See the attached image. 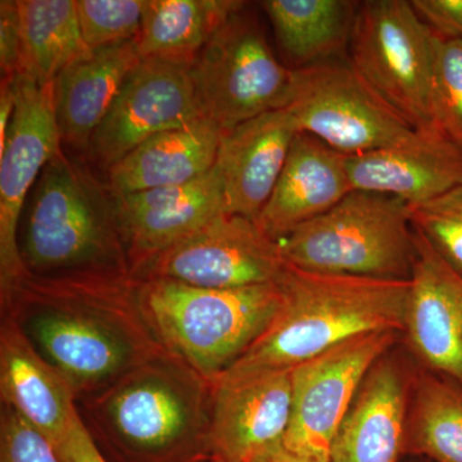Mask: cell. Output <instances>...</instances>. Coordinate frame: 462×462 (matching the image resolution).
I'll return each mask as SVG.
<instances>
[{
  "label": "cell",
  "instance_id": "83f0119b",
  "mask_svg": "<svg viewBox=\"0 0 462 462\" xmlns=\"http://www.w3.org/2000/svg\"><path fill=\"white\" fill-rule=\"evenodd\" d=\"M85 44L90 51L138 38L145 0H76Z\"/></svg>",
  "mask_w": 462,
  "mask_h": 462
},
{
  "label": "cell",
  "instance_id": "4316f807",
  "mask_svg": "<svg viewBox=\"0 0 462 462\" xmlns=\"http://www.w3.org/2000/svg\"><path fill=\"white\" fill-rule=\"evenodd\" d=\"M26 78L39 85L90 53L81 33L76 0H17Z\"/></svg>",
  "mask_w": 462,
  "mask_h": 462
},
{
  "label": "cell",
  "instance_id": "d6a6232c",
  "mask_svg": "<svg viewBox=\"0 0 462 462\" xmlns=\"http://www.w3.org/2000/svg\"><path fill=\"white\" fill-rule=\"evenodd\" d=\"M418 16L446 41H462V0H412Z\"/></svg>",
  "mask_w": 462,
  "mask_h": 462
},
{
  "label": "cell",
  "instance_id": "7a4b0ae2",
  "mask_svg": "<svg viewBox=\"0 0 462 462\" xmlns=\"http://www.w3.org/2000/svg\"><path fill=\"white\" fill-rule=\"evenodd\" d=\"M214 383L170 352H158L78 411L107 462H207Z\"/></svg>",
  "mask_w": 462,
  "mask_h": 462
},
{
  "label": "cell",
  "instance_id": "cb8c5ba5",
  "mask_svg": "<svg viewBox=\"0 0 462 462\" xmlns=\"http://www.w3.org/2000/svg\"><path fill=\"white\" fill-rule=\"evenodd\" d=\"M276 42L294 69L329 62L349 48L360 3L264 0Z\"/></svg>",
  "mask_w": 462,
  "mask_h": 462
},
{
  "label": "cell",
  "instance_id": "f1b7e54d",
  "mask_svg": "<svg viewBox=\"0 0 462 462\" xmlns=\"http://www.w3.org/2000/svg\"><path fill=\"white\" fill-rule=\"evenodd\" d=\"M431 106L438 129L462 147V41L436 35Z\"/></svg>",
  "mask_w": 462,
  "mask_h": 462
},
{
  "label": "cell",
  "instance_id": "277c9868",
  "mask_svg": "<svg viewBox=\"0 0 462 462\" xmlns=\"http://www.w3.org/2000/svg\"><path fill=\"white\" fill-rule=\"evenodd\" d=\"M18 245L32 276L132 278L114 190L63 149L33 188Z\"/></svg>",
  "mask_w": 462,
  "mask_h": 462
},
{
  "label": "cell",
  "instance_id": "603a6c76",
  "mask_svg": "<svg viewBox=\"0 0 462 462\" xmlns=\"http://www.w3.org/2000/svg\"><path fill=\"white\" fill-rule=\"evenodd\" d=\"M223 132L206 118L157 134L109 167L116 196L187 184L211 171Z\"/></svg>",
  "mask_w": 462,
  "mask_h": 462
},
{
  "label": "cell",
  "instance_id": "9a60e30c",
  "mask_svg": "<svg viewBox=\"0 0 462 462\" xmlns=\"http://www.w3.org/2000/svg\"><path fill=\"white\" fill-rule=\"evenodd\" d=\"M416 363L402 342L370 367L334 434L331 462H401Z\"/></svg>",
  "mask_w": 462,
  "mask_h": 462
},
{
  "label": "cell",
  "instance_id": "52a82bcc",
  "mask_svg": "<svg viewBox=\"0 0 462 462\" xmlns=\"http://www.w3.org/2000/svg\"><path fill=\"white\" fill-rule=\"evenodd\" d=\"M349 63L416 132L436 129L431 106L436 33L406 0L360 3Z\"/></svg>",
  "mask_w": 462,
  "mask_h": 462
},
{
  "label": "cell",
  "instance_id": "d590c367",
  "mask_svg": "<svg viewBox=\"0 0 462 462\" xmlns=\"http://www.w3.org/2000/svg\"><path fill=\"white\" fill-rule=\"evenodd\" d=\"M401 462H430V461L424 460V458H418V457H404L403 460Z\"/></svg>",
  "mask_w": 462,
  "mask_h": 462
},
{
  "label": "cell",
  "instance_id": "8d00e7d4",
  "mask_svg": "<svg viewBox=\"0 0 462 462\" xmlns=\"http://www.w3.org/2000/svg\"><path fill=\"white\" fill-rule=\"evenodd\" d=\"M207 462H234V461L224 460V458L215 457V456H212V457L209 458V460Z\"/></svg>",
  "mask_w": 462,
  "mask_h": 462
},
{
  "label": "cell",
  "instance_id": "7c38bea8",
  "mask_svg": "<svg viewBox=\"0 0 462 462\" xmlns=\"http://www.w3.org/2000/svg\"><path fill=\"white\" fill-rule=\"evenodd\" d=\"M16 108L0 148V298L29 276L21 258L18 226L29 191L62 149L54 84L14 80Z\"/></svg>",
  "mask_w": 462,
  "mask_h": 462
},
{
  "label": "cell",
  "instance_id": "4dcf8cb0",
  "mask_svg": "<svg viewBox=\"0 0 462 462\" xmlns=\"http://www.w3.org/2000/svg\"><path fill=\"white\" fill-rule=\"evenodd\" d=\"M0 462H62L47 437L12 407L0 410Z\"/></svg>",
  "mask_w": 462,
  "mask_h": 462
},
{
  "label": "cell",
  "instance_id": "5b68a950",
  "mask_svg": "<svg viewBox=\"0 0 462 462\" xmlns=\"http://www.w3.org/2000/svg\"><path fill=\"white\" fill-rule=\"evenodd\" d=\"M134 282L158 345L212 383L263 336L282 305L278 282L208 289L163 279Z\"/></svg>",
  "mask_w": 462,
  "mask_h": 462
},
{
  "label": "cell",
  "instance_id": "44dd1931",
  "mask_svg": "<svg viewBox=\"0 0 462 462\" xmlns=\"http://www.w3.org/2000/svg\"><path fill=\"white\" fill-rule=\"evenodd\" d=\"M0 396L56 445L78 415V398L65 376L36 352L16 324L2 316Z\"/></svg>",
  "mask_w": 462,
  "mask_h": 462
},
{
  "label": "cell",
  "instance_id": "5bb4252c",
  "mask_svg": "<svg viewBox=\"0 0 462 462\" xmlns=\"http://www.w3.org/2000/svg\"><path fill=\"white\" fill-rule=\"evenodd\" d=\"M415 230L401 342L413 361L462 387V273Z\"/></svg>",
  "mask_w": 462,
  "mask_h": 462
},
{
  "label": "cell",
  "instance_id": "e0dca14e",
  "mask_svg": "<svg viewBox=\"0 0 462 462\" xmlns=\"http://www.w3.org/2000/svg\"><path fill=\"white\" fill-rule=\"evenodd\" d=\"M354 190L373 191L419 206L462 184V147L436 129L367 153L348 156Z\"/></svg>",
  "mask_w": 462,
  "mask_h": 462
},
{
  "label": "cell",
  "instance_id": "f546056e",
  "mask_svg": "<svg viewBox=\"0 0 462 462\" xmlns=\"http://www.w3.org/2000/svg\"><path fill=\"white\" fill-rule=\"evenodd\" d=\"M413 229L462 273V184L438 199L410 206Z\"/></svg>",
  "mask_w": 462,
  "mask_h": 462
},
{
  "label": "cell",
  "instance_id": "4fadbf2b",
  "mask_svg": "<svg viewBox=\"0 0 462 462\" xmlns=\"http://www.w3.org/2000/svg\"><path fill=\"white\" fill-rule=\"evenodd\" d=\"M202 118L190 67L142 60L91 139V160L109 169L157 134Z\"/></svg>",
  "mask_w": 462,
  "mask_h": 462
},
{
  "label": "cell",
  "instance_id": "2e32d148",
  "mask_svg": "<svg viewBox=\"0 0 462 462\" xmlns=\"http://www.w3.org/2000/svg\"><path fill=\"white\" fill-rule=\"evenodd\" d=\"M291 370L218 378L214 383L209 445L212 456L249 462L282 442L291 422Z\"/></svg>",
  "mask_w": 462,
  "mask_h": 462
},
{
  "label": "cell",
  "instance_id": "d6986e66",
  "mask_svg": "<svg viewBox=\"0 0 462 462\" xmlns=\"http://www.w3.org/2000/svg\"><path fill=\"white\" fill-rule=\"evenodd\" d=\"M300 133L287 108L257 116L223 134L215 167L227 214L256 220Z\"/></svg>",
  "mask_w": 462,
  "mask_h": 462
},
{
  "label": "cell",
  "instance_id": "836d02e7",
  "mask_svg": "<svg viewBox=\"0 0 462 462\" xmlns=\"http://www.w3.org/2000/svg\"><path fill=\"white\" fill-rule=\"evenodd\" d=\"M53 446L62 462H107L94 445L79 413L63 437Z\"/></svg>",
  "mask_w": 462,
  "mask_h": 462
},
{
  "label": "cell",
  "instance_id": "8992f818",
  "mask_svg": "<svg viewBox=\"0 0 462 462\" xmlns=\"http://www.w3.org/2000/svg\"><path fill=\"white\" fill-rule=\"evenodd\" d=\"M279 243L300 269L385 281H410L416 256L410 206L365 190H352Z\"/></svg>",
  "mask_w": 462,
  "mask_h": 462
},
{
  "label": "cell",
  "instance_id": "e575fe53",
  "mask_svg": "<svg viewBox=\"0 0 462 462\" xmlns=\"http://www.w3.org/2000/svg\"><path fill=\"white\" fill-rule=\"evenodd\" d=\"M249 462H331L329 457H309L294 454L285 448L282 442L276 443L254 456Z\"/></svg>",
  "mask_w": 462,
  "mask_h": 462
},
{
  "label": "cell",
  "instance_id": "9c48e42d",
  "mask_svg": "<svg viewBox=\"0 0 462 462\" xmlns=\"http://www.w3.org/2000/svg\"><path fill=\"white\" fill-rule=\"evenodd\" d=\"M300 133L346 156L411 138L416 130L358 74L340 60L294 69L287 107Z\"/></svg>",
  "mask_w": 462,
  "mask_h": 462
},
{
  "label": "cell",
  "instance_id": "7402d4cb",
  "mask_svg": "<svg viewBox=\"0 0 462 462\" xmlns=\"http://www.w3.org/2000/svg\"><path fill=\"white\" fill-rule=\"evenodd\" d=\"M141 60L138 42L133 39L91 51L57 76L54 107L62 144L88 153L94 134Z\"/></svg>",
  "mask_w": 462,
  "mask_h": 462
},
{
  "label": "cell",
  "instance_id": "ac0fdd59",
  "mask_svg": "<svg viewBox=\"0 0 462 462\" xmlns=\"http://www.w3.org/2000/svg\"><path fill=\"white\" fill-rule=\"evenodd\" d=\"M130 270L145 258L227 214L214 166L187 184L116 196Z\"/></svg>",
  "mask_w": 462,
  "mask_h": 462
},
{
  "label": "cell",
  "instance_id": "ffe728a7",
  "mask_svg": "<svg viewBox=\"0 0 462 462\" xmlns=\"http://www.w3.org/2000/svg\"><path fill=\"white\" fill-rule=\"evenodd\" d=\"M346 158L320 139L298 133L257 224L279 242L338 205L354 190Z\"/></svg>",
  "mask_w": 462,
  "mask_h": 462
},
{
  "label": "cell",
  "instance_id": "1f68e13d",
  "mask_svg": "<svg viewBox=\"0 0 462 462\" xmlns=\"http://www.w3.org/2000/svg\"><path fill=\"white\" fill-rule=\"evenodd\" d=\"M0 67L2 80L26 78L17 0L0 2Z\"/></svg>",
  "mask_w": 462,
  "mask_h": 462
},
{
  "label": "cell",
  "instance_id": "6da1fadb",
  "mask_svg": "<svg viewBox=\"0 0 462 462\" xmlns=\"http://www.w3.org/2000/svg\"><path fill=\"white\" fill-rule=\"evenodd\" d=\"M0 309L65 376L78 400L163 349L143 318L133 278L29 275L0 298Z\"/></svg>",
  "mask_w": 462,
  "mask_h": 462
},
{
  "label": "cell",
  "instance_id": "3957f363",
  "mask_svg": "<svg viewBox=\"0 0 462 462\" xmlns=\"http://www.w3.org/2000/svg\"><path fill=\"white\" fill-rule=\"evenodd\" d=\"M270 327L220 378L293 370L357 334L402 331L410 281L309 272L287 263Z\"/></svg>",
  "mask_w": 462,
  "mask_h": 462
},
{
  "label": "cell",
  "instance_id": "ba28073f",
  "mask_svg": "<svg viewBox=\"0 0 462 462\" xmlns=\"http://www.w3.org/2000/svg\"><path fill=\"white\" fill-rule=\"evenodd\" d=\"M236 12L190 67L200 116L223 133L287 107L294 69L273 56L256 18Z\"/></svg>",
  "mask_w": 462,
  "mask_h": 462
},
{
  "label": "cell",
  "instance_id": "d4e9b609",
  "mask_svg": "<svg viewBox=\"0 0 462 462\" xmlns=\"http://www.w3.org/2000/svg\"><path fill=\"white\" fill-rule=\"evenodd\" d=\"M240 0H145L138 42L142 60L189 66L215 32L236 12Z\"/></svg>",
  "mask_w": 462,
  "mask_h": 462
},
{
  "label": "cell",
  "instance_id": "8fae6325",
  "mask_svg": "<svg viewBox=\"0 0 462 462\" xmlns=\"http://www.w3.org/2000/svg\"><path fill=\"white\" fill-rule=\"evenodd\" d=\"M400 340L397 330L367 331L294 367L285 448L309 457H329L331 440L365 375Z\"/></svg>",
  "mask_w": 462,
  "mask_h": 462
},
{
  "label": "cell",
  "instance_id": "484cf974",
  "mask_svg": "<svg viewBox=\"0 0 462 462\" xmlns=\"http://www.w3.org/2000/svg\"><path fill=\"white\" fill-rule=\"evenodd\" d=\"M462 462V387L416 364L403 458Z\"/></svg>",
  "mask_w": 462,
  "mask_h": 462
},
{
  "label": "cell",
  "instance_id": "30bf717a",
  "mask_svg": "<svg viewBox=\"0 0 462 462\" xmlns=\"http://www.w3.org/2000/svg\"><path fill=\"white\" fill-rule=\"evenodd\" d=\"M287 261L281 243L254 218L217 216L132 269L134 281L163 279L191 287L236 289L276 282Z\"/></svg>",
  "mask_w": 462,
  "mask_h": 462
}]
</instances>
